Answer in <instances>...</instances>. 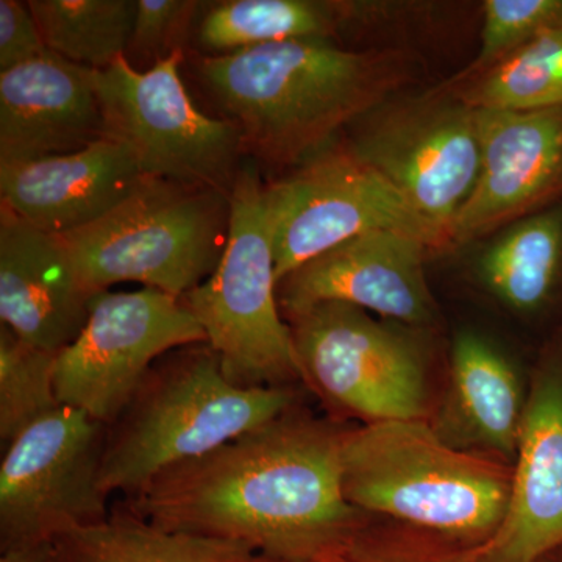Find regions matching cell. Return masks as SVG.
<instances>
[{
	"label": "cell",
	"mask_w": 562,
	"mask_h": 562,
	"mask_svg": "<svg viewBox=\"0 0 562 562\" xmlns=\"http://www.w3.org/2000/svg\"><path fill=\"white\" fill-rule=\"evenodd\" d=\"M344 431L295 408L160 473L132 513L166 530L243 543L277 562H325L368 514L344 497Z\"/></svg>",
	"instance_id": "obj_1"
},
{
	"label": "cell",
	"mask_w": 562,
	"mask_h": 562,
	"mask_svg": "<svg viewBox=\"0 0 562 562\" xmlns=\"http://www.w3.org/2000/svg\"><path fill=\"white\" fill-rule=\"evenodd\" d=\"M192 69L220 117L238 125L246 158L284 172L408 91L424 72L419 55L405 47L355 49L325 38L198 55Z\"/></svg>",
	"instance_id": "obj_2"
},
{
	"label": "cell",
	"mask_w": 562,
	"mask_h": 562,
	"mask_svg": "<svg viewBox=\"0 0 562 562\" xmlns=\"http://www.w3.org/2000/svg\"><path fill=\"white\" fill-rule=\"evenodd\" d=\"M341 465L358 512L464 546L490 541L508 508L513 468L450 446L425 420L344 431Z\"/></svg>",
	"instance_id": "obj_3"
},
{
	"label": "cell",
	"mask_w": 562,
	"mask_h": 562,
	"mask_svg": "<svg viewBox=\"0 0 562 562\" xmlns=\"http://www.w3.org/2000/svg\"><path fill=\"white\" fill-rule=\"evenodd\" d=\"M294 403L291 386L233 384L206 342L173 350L106 430L102 490L133 497L160 473L257 430Z\"/></svg>",
	"instance_id": "obj_4"
},
{
	"label": "cell",
	"mask_w": 562,
	"mask_h": 562,
	"mask_svg": "<svg viewBox=\"0 0 562 562\" xmlns=\"http://www.w3.org/2000/svg\"><path fill=\"white\" fill-rule=\"evenodd\" d=\"M231 195L146 176L116 209L61 238L92 295L136 281L181 299L220 266Z\"/></svg>",
	"instance_id": "obj_5"
},
{
	"label": "cell",
	"mask_w": 562,
	"mask_h": 562,
	"mask_svg": "<svg viewBox=\"0 0 562 562\" xmlns=\"http://www.w3.org/2000/svg\"><path fill=\"white\" fill-rule=\"evenodd\" d=\"M265 181L246 158L233 187L231 235L216 271L181 302L205 331L236 386H290L302 379L290 322L281 313Z\"/></svg>",
	"instance_id": "obj_6"
},
{
	"label": "cell",
	"mask_w": 562,
	"mask_h": 562,
	"mask_svg": "<svg viewBox=\"0 0 562 562\" xmlns=\"http://www.w3.org/2000/svg\"><path fill=\"white\" fill-rule=\"evenodd\" d=\"M187 54L139 72L124 57L95 70L105 138L131 151L144 176L232 194L246 161L235 122L203 113L181 79Z\"/></svg>",
	"instance_id": "obj_7"
},
{
	"label": "cell",
	"mask_w": 562,
	"mask_h": 562,
	"mask_svg": "<svg viewBox=\"0 0 562 562\" xmlns=\"http://www.w3.org/2000/svg\"><path fill=\"white\" fill-rule=\"evenodd\" d=\"M339 140L402 192L447 250L454 217L479 179L475 110L442 87L405 91L355 121Z\"/></svg>",
	"instance_id": "obj_8"
},
{
	"label": "cell",
	"mask_w": 562,
	"mask_h": 562,
	"mask_svg": "<svg viewBox=\"0 0 562 562\" xmlns=\"http://www.w3.org/2000/svg\"><path fill=\"white\" fill-rule=\"evenodd\" d=\"M277 281L324 251L369 232H394L446 250L442 236L382 173L341 140L262 190Z\"/></svg>",
	"instance_id": "obj_9"
},
{
	"label": "cell",
	"mask_w": 562,
	"mask_h": 562,
	"mask_svg": "<svg viewBox=\"0 0 562 562\" xmlns=\"http://www.w3.org/2000/svg\"><path fill=\"white\" fill-rule=\"evenodd\" d=\"M290 322L301 376L366 424L424 420L427 369L405 325L347 303H319Z\"/></svg>",
	"instance_id": "obj_10"
},
{
	"label": "cell",
	"mask_w": 562,
	"mask_h": 562,
	"mask_svg": "<svg viewBox=\"0 0 562 562\" xmlns=\"http://www.w3.org/2000/svg\"><path fill=\"white\" fill-rule=\"evenodd\" d=\"M105 425L61 405L7 446L0 549H40L110 516L101 486Z\"/></svg>",
	"instance_id": "obj_11"
},
{
	"label": "cell",
	"mask_w": 562,
	"mask_h": 562,
	"mask_svg": "<svg viewBox=\"0 0 562 562\" xmlns=\"http://www.w3.org/2000/svg\"><path fill=\"white\" fill-rule=\"evenodd\" d=\"M202 342L205 331L181 299L154 288L98 292L83 330L55 357L58 402L109 428L158 360Z\"/></svg>",
	"instance_id": "obj_12"
},
{
	"label": "cell",
	"mask_w": 562,
	"mask_h": 562,
	"mask_svg": "<svg viewBox=\"0 0 562 562\" xmlns=\"http://www.w3.org/2000/svg\"><path fill=\"white\" fill-rule=\"evenodd\" d=\"M480 173L454 217L447 249H460L562 198V106L475 110Z\"/></svg>",
	"instance_id": "obj_13"
},
{
	"label": "cell",
	"mask_w": 562,
	"mask_h": 562,
	"mask_svg": "<svg viewBox=\"0 0 562 562\" xmlns=\"http://www.w3.org/2000/svg\"><path fill=\"white\" fill-rule=\"evenodd\" d=\"M430 249L394 232H369L313 258L279 283L284 319L338 302L405 327H430L436 303L425 276Z\"/></svg>",
	"instance_id": "obj_14"
},
{
	"label": "cell",
	"mask_w": 562,
	"mask_h": 562,
	"mask_svg": "<svg viewBox=\"0 0 562 562\" xmlns=\"http://www.w3.org/2000/svg\"><path fill=\"white\" fill-rule=\"evenodd\" d=\"M562 549V335L547 344L528 387L512 491L475 562H538Z\"/></svg>",
	"instance_id": "obj_15"
},
{
	"label": "cell",
	"mask_w": 562,
	"mask_h": 562,
	"mask_svg": "<svg viewBox=\"0 0 562 562\" xmlns=\"http://www.w3.org/2000/svg\"><path fill=\"white\" fill-rule=\"evenodd\" d=\"M95 295V294H94ZM65 239L0 205V321L22 341L60 353L76 341L94 297Z\"/></svg>",
	"instance_id": "obj_16"
},
{
	"label": "cell",
	"mask_w": 562,
	"mask_h": 562,
	"mask_svg": "<svg viewBox=\"0 0 562 562\" xmlns=\"http://www.w3.org/2000/svg\"><path fill=\"white\" fill-rule=\"evenodd\" d=\"M94 72L50 50L0 72V162L70 154L105 138Z\"/></svg>",
	"instance_id": "obj_17"
},
{
	"label": "cell",
	"mask_w": 562,
	"mask_h": 562,
	"mask_svg": "<svg viewBox=\"0 0 562 562\" xmlns=\"http://www.w3.org/2000/svg\"><path fill=\"white\" fill-rule=\"evenodd\" d=\"M131 151L109 138L40 160L0 162V205L50 235H68L116 209L143 180Z\"/></svg>",
	"instance_id": "obj_18"
},
{
	"label": "cell",
	"mask_w": 562,
	"mask_h": 562,
	"mask_svg": "<svg viewBox=\"0 0 562 562\" xmlns=\"http://www.w3.org/2000/svg\"><path fill=\"white\" fill-rule=\"evenodd\" d=\"M528 391L513 362L476 331L454 336L450 353V398L439 432L450 446L516 461Z\"/></svg>",
	"instance_id": "obj_19"
},
{
	"label": "cell",
	"mask_w": 562,
	"mask_h": 562,
	"mask_svg": "<svg viewBox=\"0 0 562 562\" xmlns=\"http://www.w3.org/2000/svg\"><path fill=\"white\" fill-rule=\"evenodd\" d=\"M475 273L514 313L552 312L562 302V198L494 233L476 255Z\"/></svg>",
	"instance_id": "obj_20"
},
{
	"label": "cell",
	"mask_w": 562,
	"mask_h": 562,
	"mask_svg": "<svg viewBox=\"0 0 562 562\" xmlns=\"http://www.w3.org/2000/svg\"><path fill=\"white\" fill-rule=\"evenodd\" d=\"M351 0H220L202 2L192 41L203 57L279 41L341 40Z\"/></svg>",
	"instance_id": "obj_21"
},
{
	"label": "cell",
	"mask_w": 562,
	"mask_h": 562,
	"mask_svg": "<svg viewBox=\"0 0 562 562\" xmlns=\"http://www.w3.org/2000/svg\"><path fill=\"white\" fill-rule=\"evenodd\" d=\"M47 562H277L243 543L166 530L136 516L65 532L49 546Z\"/></svg>",
	"instance_id": "obj_22"
},
{
	"label": "cell",
	"mask_w": 562,
	"mask_h": 562,
	"mask_svg": "<svg viewBox=\"0 0 562 562\" xmlns=\"http://www.w3.org/2000/svg\"><path fill=\"white\" fill-rule=\"evenodd\" d=\"M47 49L76 65L103 70L124 57L136 0H31Z\"/></svg>",
	"instance_id": "obj_23"
},
{
	"label": "cell",
	"mask_w": 562,
	"mask_h": 562,
	"mask_svg": "<svg viewBox=\"0 0 562 562\" xmlns=\"http://www.w3.org/2000/svg\"><path fill=\"white\" fill-rule=\"evenodd\" d=\"M446 90L473 110L561 109L562 29L542 33L482 76Z\"/></svg>",
	"instance_id": "obj_24"
},
{
	"label": "cell",
	"mask_w": 562,
	"mask_h": 562,
	"mask_svg": "<svg viewBox=\"0 0 562 562\" xmlns=\"http://www.w3.org/2000/svg\"><path fill=\"white\" fill-rule=\"evenodd\" d=\"M55 357L0 327V439L9 446L36 422L60 408Z\"/></svg>",
	"instance_id": "obj_25"
},
{
	"label": "cell",
	"mask_w": 562,
	"mask_h": 562,
	"mask_svg": "<svg viewBox=\"0 0 562 562\" xmlns=\"http://www.w3.org/2000/svg\"><path fill=\"white\" fill-rule=\"evenodd\" d=\"M554 29H562V0H486L475 58L442 87H458L482 76L513 52Z\"/></svg>",
	"instance_id": "obj_26"
},
{
	"label": "cell",
	"mask_w": 562,
	"mask_h": 562,
	"mask_svg": "<svg viewBox=\"0 0 562 562\" xmlns=\"http://www.w3.org/2000/svg\"><path fill=\"white\" fill-rule=\"evenodd\" d=\"M476 549L406 525L382 527L368 519L325 562H475Z\"/></svg>",
	"instance_id": "obj_27"
},
{
	"label": "cell",
	"mask_w": 562,
	"mask_h": 562,
	"mask_svg": "<svg viewBox=\"0 0 562 562\" xmlns=\"http://www.w3.org/2000/svg\"><path fill=\"white\" fill-rule=\"evenodd\" d=\"M201 3L195 0H136V18L124 58L139 72L187 54Z\"/></svg>",
	"instance_id": "obj_28"
},
{
	"label": "cell",
	"mask_w": 562,
	"mask_h": 562,
	"mask_svg": "<svg viewBox=\"0 0 562 562\" xmlns=\"http://www.w3.org/2000/svg\"><path fill=\"white\" fill-rule=\"evenodd\" d=\"M47 52L29 3L0 0V72L35 60Z\"/></svg>",
	"instance_id": "obj_29"
},
{
	"label": "cell",
	"mask_w": 562,
	"mask_h": 562,
	"mask_svg": "<svg viewBox=\"0 0 562 562\" xmlns=\"http://www.w3.org/2000/svg\"><path fill=\"white\" fill-rule=\"evenodd\" d=\"M49 546L40 549L9 550L2 552L0 562H47Z\"/></svg>",
	"instance_id": "obj_30"
},
{
	"label": "cell",
	"mask_w": 562,
	"mask_h": 562,
	"mask_svg": "<svg viewBox=\"0 0 562 562\" xmlns=\"http://www.w3.org/2000/svg\"><path fill=\"white\" fill-rule=\"evenodd\" d=\"M561 554H562V549L558 550V552L549 554V557L542 558V560L538 561V562H561Z\"/></svg>",
	"instance_id": "obj_31"
},
{
	"label": "cell",
	"mask_w": 562,
	"mask_h": 562,
	"mask_svg": "<svg viewBox=\"0 0 562 562\" xmlns=\"http://www.w3.org/2000/svg\"><path fill=\"white\" fill-rule=\"evenodd\" d=\"M561 562H562V554H561Z\"/></svg>",
	"instance_id": "obj_32"
}]
</instances>
